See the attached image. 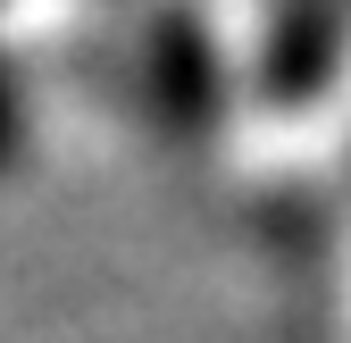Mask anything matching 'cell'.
I'll return each instance as SVG.
<instances>
[{
  "label": "cell",
  "instance_id": "1",
  "mask_svg": "<svg viewBox=\"0 0 351 343\" xmlns=\"http://www.w3.org/2000/svg\"><path fill=\"white\" fill-rule=\"evenodd\" d=\"M159 93H167V117H184V126L209 109V51L184 25H167V42H159Z\"/></svg>",
  "mask_w": 351,
  "mask_h": 343
},
{
  "label": "cell",
  "instance_id": "2",
  "mask_svg": "<svg viewBox=\"0 0 351 343\" xmlns=\"http://www.w3.org/2000/svg\"><path fill=\"white\" fill-rule=\"evenodd\" d=\"M17 151V109H9V84H0V159Z\"/></svg>",
  "mask_w": 351,
  "mask_h": 343
}]
</instances>
